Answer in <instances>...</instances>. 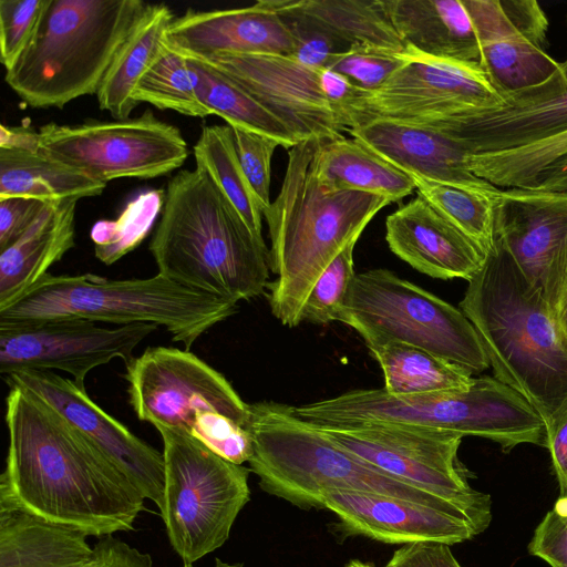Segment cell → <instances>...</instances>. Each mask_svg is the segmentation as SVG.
I'll use <instances>...</instances> for the list:
<instances>
[{"label": "cell", "instance_id": "obj_26", "mask_svg": "<svg viewBox=\"0 0 567 567\" xmlns=\"http://www.w3.org/2000/svg\"><path fill=\"white\" fill-rule=\"evenodd\" d=\"M78 200L51 204L10 246L0 251V309L20 299L74 246Z\"/></svg>", "mask_w": 567, "mask_h": 567}, {"label": "cell", "instance_id": "obj_1", "mask_svg": "<svg viewBox=\"0 0 567 567\" xmlns=\"http://www.w3.org/2000/svg\"><path fill=\"white\" fill-rule=\"evenodd\" d=\"M0 506L97 538L128 532L145 497L94 443L31 391L10 385Z\"/></svg>", "mask_w": 567, "mask_h": 567}, {"label": "cell", "instance_id": "obj_6", "mask_svg": "<svg viewBox=\"0 0 567 567\" xmlns=\"http://www.w3.org/2000/svg\"><path fill=\"white\" fill-rule=\"evenodd\" d=\"M238 311V302L195 290L156 274L107 279L84 274L45 275L12 305L0 309V324L74 318L117 326L153 323L189 350L215 324Z\"/></svg>", "mask_w": 567, "mask_h": 567}, {"label": "cell", "instance_id": "obj_2", "mask_svg": "<svg viewBox=\"0 0 567 567\" xmlns=\"http://www.w3.org/2000/svg\"><path fill=\"white\" fill-rule=\"evenodd\" d=\"M467 282L460 309L474 326L494 378L522 395L547 430L567 408V340L542 288L497 238Z\"/></svg>", "mask_w": 567, "mask_h": 567}, {"label": "cell", "instance_id": "obj_20", "mask_svg": "<svg viewBox=\"0 0 567 567\" xmlns=\"http://www.w3.org/2000/svg\"><path fill=\"white\" fill-rule=\"evenodd\" d=\"M347 536H364L386 544L437 542L454 545L478 533L462 517L410 501L361 492L334 491L321 498Z\"/></svg>", "mask_w": 567, "mask_h": 567}, {"label": "cell", "instance_id": "obj_50", "mask_svg": "<svg viewBox=\"0 0 567 567\" xmlns=\"http://www.w3.org/2000/svg\"><path fill=\"white\" fill-rule=\"evenodd\" d=\"M0 147L37 150V132L28 127H10L1 125Z\"/></svg>", "mask_w": 567, "mask_h": 567}, {"label": "cell", "instance_id": "obj_51", "mask_svg": "<svg viewBox=\"0 0 567 567\" xmlns=\"http://www.w3.org/2000/svg\"><path fill=\"white\" fill-rule=\"evenodd\" d=\"M544 192H566L567 190V159L549 175L536 189Z\"/></svg>", "mask_w": 567, "mask_h": 567}, {"label": "cell", "instance_id": "obj_36", "mask_svg": "<svg viewBox=\"0 0 567 567\" xmlns=\"http://www.w3.org/2000/svg\"><path fill=\"white\" fill-rule=\"evenodd\" d=\"M193 153L196 167L208 175L235 206L252 234L264 240L261 207L239 162L231 127L205 126Z\"/></svg>", "mask_w": 567, "mask_h": 567}, {"label": "cell", "instance_id": "obj_34", "mask_svg": "<svg viewBox=\"0 0 567 567\" xmlns=\"http://www.w3.org/2000/svg\"><path fill=\"white\" fill-rule=\"evenodd\" d=\"M408 175L417 195L488 255L496 241L495 215L501 188L491 183L472 187Z\"/></svg>", "mask_w": 567, "mask_h": 567}, {"label": "cell", "instance_id": "obj_38", "mask_svg": "<svg viewBox=\"0 0 567 567\" xmlns=\"http://www.w3.org/2000/svg\"><path fill=\"white\" fill-rule=\"evenodd\" d=\"M164 198L162 189L141 192L116 219L97 220L91 229L95 257L105 265H112L134 250L162 213Z\"/></svg>", "mask_w": 567, "mask_h": 567}, {"label": "cell", "instance_id": "obj_30", "mask_svg": "<svg viewBox=\"0 0 567 567\" xmlns=\"http://www.w3.org/2000/svg\"><path fill=\"white\" fill-rule=\"evenodd\" d=\"M106 184L41 154L0 147V198L33 197L60 202L99 196Z\"/></svg>", "mask_w": 567, "mask_h": 567}, {"label": "cell", "instance_id": "obj_44", "mask_svg": "<svg viewBox=\"0 0 567 567\" xmlns=\"http://www.w3.org/2000/svg\"><path fill=\"white\" fill-rule=\"evenodd\" d=\"M528 551L550 567H567V498L559 497L538 524Z\"/></svg>", "mask_w": 567, "mask_h": 567}, {"label": "cell", "instance_id": "obj_10", "mask_svg": "<svg viewBox=\"0 0 567 567\" xmlns=\"http://www.w3.org/2000/svg\"><path fill=\"white\" fill-rule=\"evenodd\" d=\"M338 321L353 328L368 348L402 342L472 375L489 368L478 334L461 309L388 269L354 275Z\"/></svg>", "mask_w": 567, "mask_h": 567}, {"label": "cell", "instance_id": "obj_13", "mask_svg": "<svg viewBox=\"0 0 567 567\" xmlns=\"http://www.w3.org/2000/svg\"><path fill=\"white\" fill-rule=\"evenodd\" d=\"M37 150L104 184L117 178L163 176L188 157L181 131L151 110L127 120L45 124L37 132Z\"/></svg>", "mask_w": 567, "mask_h": 567}, {"label": "cell", "instance_id": "obj_53", "mask_svg": "<svg viewBox=\"0 0 567 567\" xmlns=\"http://www.w3.org/2000/svg\"><path fill=\"white\" fill-rule=\"evenodd\" d=\"M347 567H373V566L369 563H363L360 560H352L347 565Z\"/></svg>", "mask_w": 567, "mask_h": 567}, {"label": "cell", "instance_id": "obj_42", "mask_svg": "<svg viewBox=\"0 0 567 567\" xmlns=\"http://www.w3.org/2000/svg\"><path fill=\"white\" fill-rule=\"evenodd\" d=\"M50 0H0V60L11 69L32 41Z\"/></svg>", "mask_w": 567, "mask_h": 567}, {"label": "cell", "instance_id": "obj_35", "mask_svg": "<svg viewBox=\"0 0 567 567\" xmlns=\"http://www.w3.org/2000/svg\"><path fill=\"white\" fill-rule=\"evenodd\" d=\"M298 7L349 48L406 51L392 25L384 0H300Z\"/></svg>", "mask_w": 567, "mask_h": 567}, {"label": "cell", "instance_id": "obj_46", "mask_svg": "<svg viewBox=\"0 0 567 567\" xmlns=\"http://www.w3.org/2000/svg\"><path fill=\"white\" fill-rule=\"evenodd\" d=\"M540 288L556 323L567 340V240L550 259Z\"/></svg>", "mask_w": 567, "mask_h": 567}, {"label": "cell", "instance_id": "obj_37", "mask_svg": "<svg viewBox=\"0 0 567 567\" xmlns=\"http://www.w3.org/2000/svg\"><path fill=\"white\" fill-rule=\"evenodd\" d=\"M133 97L137 104L146 102L159 110H172L187 116L212 115L198 99L187 59L166 40L140 79Z\"/></svg>", "mask_w": 567, "mask_h": 567}, {"label": "cell", "instance_id": "obj_49", "mask_svg": "<svg viewBox=\"0 0 567 567\" xmlns=\"http://www.w3.org/2000/svg\"><path fill=\"white\" fill-rule=\"evenodd\" d=\"M559 485V497L567 498V408L547 427V443Z\"/></svg>", "mask_w": 567, "mask_h": 567}, {"label": "cell", "instance_id": "obj_52", "mask_svg": "<svg viewBox=\"0 0 567 567\" xmlns=\"http://www.w3.org/2000/svg\"><path fill=\"white\" fill-rule=\"evenodd\" d=\"M183 567H194V566H183ZM213 567H244L243 564H229L225 563L219 558H216L215 565Z\"/></svg>", "mask_w": 567, "mask_h": 567}, {"label": "cell", "instance_id": "obj_24", "mask_svg": "<svg viewBox=\"0 0 567 567\" xmlns=\"http://www.w3.org/2000/svg\"><path fill=\"white\" fill-rule=\"evenodd\" d=\"M348 133L405 174L472 187L488 183L468 171L466 153L455 142L432 128L373 118L352 126Z\"/></svg>", "mask_w": 567, "mask_h": 567}, {"label": "cell", "instance_id": "obj_32", "mask_svg": "<svg viewBox=\"0 0 567 567\" xmlns=\"http://www.w3.org/2000/svg\"><path fill=\"white\" fill-rule=\"evenodd\" d=\"M369 350L382 369L383 389L394 396L467 390L474 379L462 368L406 343L392 341Z\"/></svg>", "mask_w": 567, "mask_h": 567}, {"label": "cell", "instance_id": "obj_40", "mask_svg": "<svg viewBox=\"0 0 567 567\" xmlns=\"http://www.w3.org/2000/svg\"><path fill=\"white\" fill-rule=\"evenodd\" d=\"M358 239L351 240L322 271L306 300L301 319L315 324L338 321L348 295L353 270V249Z\"/></svg>", "mask_w": 567, "mask_h": 567}, {"label": "cell", "instance_id": "obj_7", "mask_svg": "<svg viewBox=\"0 0 567 567\" xmlns=\"http://www.w3.org/2000/svg\"><path fill=\"white\" fill-rule=\"evenodd\" d=\"M147 4L141 0H50L32 41L6 71V83L34 109H62L96 94Z\"/></svg>", "mask_w": 567, "mask_h": 567}, {"label": "cell", "instance_id": "obj_45", "mask_svg": "<svg viewBox=\"0 0 567 567\" xmlns=\"http://www.w3.org/2000/svg\"><path fill=\"white\" fill-rule=\"evenodd\" d=\"M53 203L22 196L0 198V251L14 243Z\"/></svg>", "mask_w": 567, "mask_h": 567}, {"label": "cell", "instance_id": "obj_9", "mask_svg": "<svg viewBox=\"0 0 567 567\" xmlns=\"http://www.w3.org/2000/svg\"><path fill=\"white\" fill-rule=\"evenodd\" d=\"M130 403L142 421L186 433L243 465L252 454L250 404L188 350L147 348L126 363Z\"/></svg>", "mask_w": 567, "mask_h": 567}, {"label": "cell", "instance_id": "obj_18", "mask_svg": "<svg viewBox=\"0 0 567 567\" xmlns=\"http://www.w3.org/2000/svg\"><path fill=\"white\" fill-rule=\"evenodd\" d=\"M38 395L101 449L137 486L145 499L164 506L163 453L134 435L94 401L84 386L52 371H22L3 377Z\"/></svg>", "mask_w": 567, "mask_h": 567}, {"label": "cell", "instance_id": "obj_31", "mask_svg": "<svg viewBox=\"0 0 567 567\" xmlns=\"http://www.w3.org/2000/svg\"><path fill=\"white\" fill-rule=\"evenodd\" d=\"M184 55L198 99L212 115L224 118L230 127L269 136L287 150L298 144L290 130L231 78L202 59Z\"/></svg>", "mask_w": 567, "mask_h": 567}, {"label": "cell", "instance_id": "obj_8", "mask_svg": "<svg viewBox=\"0 0 567 567\" xmlns=\"http://www.w3.org/2000/svg\"><path fill=\"white\" fill-rule=\"evenodd\" d=\"M318 425L399 423L481 436L508 452L519 444L546 446V424L516 391L496 378H474L467 390L394 396L382 389H361L292 406Z\"/></svg>", "mask_w": 567, "mask_h": 567}, {"label": "cell", "instance_id": "obj_3", "mask_svg": "<svg viewBox=\"0 0 567 567\" xmlns=\"http://www.w3.org/2000/svg\"><path fill=\"white\" fill-rule=\"evenodd\" d=\"M322 141H303L289 150L281 189L262 212L271 240L269 266L277 276L267 286L268 302L289 328L302 322L306 300L322 271L390 204L364 192H326L315 172Z\"/></svg>", "mask_w": 567, "mask_h": 567}, {"label": "cell", "instance_id": "obj_17", "mask_svg": "<svg viewBox=\"0 0 567 567\" xmlns=\"http://www.w3.org/2000/svg\"><path fill=\"white\" fill-rule=\"evenodd\" d=\"M403 122L445 135L466 154L525 146L567 130V75L560 65L539 84L504 91V102L497 106L431 114Z\"/></svg>", "mask_w": 567, "mask_h": 567}, {"label": "cell", "instance_id": "obj_15", "mask_svg": "<svg viewBox=\"0 0 567 567\" xmlns=\"http://www.w3.org/2000/svg\"><path fill=\"white\" fill-rule=\"evenodd\" d=\"M406 49L409 60L383 85L373 91L358 87L341 105L348 131L373 118L408 121L504 102V91L478 63Z\"/></svg>", "mask_w": 567, "mask_h": 567}, {"label": "cell", "instance_id": "obj_23", "mask_svg": "<svg viewBox=\"0 0 567 567\" xmlns=\"http://www.w3.org/2000/svg\"><path fill=\"white\" fill-rule=\"evenodd\" d=\"M495 234L540 287L550 259L567 240V190L501 189Z\"/></svg>", "mask_w": 567, "mask_h": 567}, {"label": "cell", "instance_id": "obj_39", "mask_svg": "<svg viewBox=\"0 0 567 567\" xmlns=\"http://www.w3.org/2000/svg\"><path fill=\"white\" fill-rule=\"evenodd\" d=\"M276 10L293 42L291 58L315 68H326L329 59L350 49L316 19L305 13L298 1L274 0Z\"/></svg>", "mask_w": 567, "mask_h": 567}, {"label": "cell", "instance_id": "obj_48", "mask_svg": "<svg viewBox=\"0 0 567 567\" xmlns=\"http://www.w3.org/2000/svg\"><path fill=\"white\" fill-rule=\"evenodd\" d=\"M86 567H154L150 554L141 551L114 535L101 537Z\"/></svg>", "mask_w": 567, "mask_h": 567}, {"label": "cell", "instance_id": "obj_28", "mask_svg": "<svg viewBox=\"0 0 567 567\" xmlns=\"http://www.w3.org/2000/svg\"><path fill=\"white\" fill-rule=\"evenodd\" d=\"M315 172L326 192L357 190L398 202L414 189L411 177L355 138L322 141Z\"/></svg>", "mask_w": 567, "mask_h": 567}, {"label": "cell", "instance_id": "obj_4", "mask_svg": "<svg viewBox=\"0 0 567 567\" xmlns=\"http://www.w3.org/2000/svg\"><path fill=\"white\" fill-rule=\"evenodd\" d=\"M157 274L188 288L236 302L265 292L269 249L199 168L167 184L150 243Z\"/></svg>", "mask_w": 567, "mask_h": 567}, {"label": "cell", "instance_id": "obj_29", "mask_svg": "<svg viewBox=\"0 0 567 567\" xmlns=\"http://www.w3.org/2000/svg\"><path fill=\"white\" fill-rule=\"evenodd\" d=\"M174 19L166 4L148 3L116 53L96 93L100 109L115 120L130 118L137 106L135 87L159 54Z\"/></svg>", "mask_w": 567, "mask_h": 567}, {"label": "cell", "instance_id": "obj_33", "mask_svg": "<svg viewBox=\"0 0 567 567\" xmlns=\"http://www.w3.org/2000/svg\"><path fill=\"white\" fill-rule=\"evenodd\" d=\"M566 159L567 130L520 147L466 154V166L498 188L536 189Z\"/></svg>", "mask_w": 567, "mask_h": 567}, {"label": "cell", "instance_id": "obj_25", "mask_svg": "<svg viewBox=\"0 0 567 567\" xmlns=\"http://www.w3.org/2000/svg\"><path fill=\"white\" fill-rule=\"evenodd\" d=\"M384 6L406 48L482 66L481 45L463 0H384Z\"/></svg>", "mask_w": 567, "mask_h": 567}, {"label": "cell", "instance_id": "obj_41", "mask_svg": "<svg viewBox=\"0 0 567 567\" xmlns=\"http://www.w3.org/2000/svg\"><path fill=\"white\" fill-rule=\"evenodd\" d=\"M409 60L405 52L374 48L351 47L332 55L326 69L347 78L353 85L373 91L383 85Z\"/></svg>", "mask_w": 567, "mask_h": 567}, {"label": "cell", "instance_id": "obj_5", "mask_svg": "<svg viewBox=\"0 0 567 567\" xmlns=\"http://www.w3.org/2000/svg\"><path fill=\"white\" fill-rule=\"evenodd\" d=\"M250 412L249 470L268 494L310 509L321 508V498L328 492L370 493L431 506L468 520L450 501L391 476L341 447L316 424L298 417L290 405L260 402L251 404Z\"/></svg>", "mask_w": 567, "mask_h": 567}, {"label": "cell", "instance_id": "obj_12", "mask_svg": "<svg viewBox=\"0 0 567 567\" xmlns=\"http://www.w3.org/2000/svg\"><path fill=\"white\" fill-rule=\"evenodd\" d=\"M316 425L382 472L456 505L478 534L488 527L491 497L468 483L471 473L457 456L462 434L399 423Z\"/></svg>", "mask_w": 567, "mask_h": 567}, {"label": "cell", "instance_id": "obj_27", "mask_svg": "<svg viewBox=\"0 0 567 567\" xmlns=\"http://www.w3.org/2000/svg\"><path fill=\"white\" fill-rule=\"evenodd\" d=\"M82 530L0 506V567H86L94 547Z\"/></svg>", "mask_w": 567, "mask_h": 567}, {"label": "cell", "instance_id": "obj_19", "mask_svg": "<svg viewBox=\"0 0 567 567\" xmlns=\"http://www.w3.org/2000/svg\"><path fill=\"white\" fill-rule=\"evenodd\" d=\"M482 50V68L503 91L539 84L560 68L544 44L546 13L535 0H463Z\"/></svg>", "mask_w": 567, "mask_h": 567}, {"label": "cell", "instance_id": "obj_11", "mask_svg": "<svg viewBox=\"0 0 567 567\" xmlns=\"http://www.w3.org/2000/svg\"><path fill=\"white\" fill-rule=\"evenodd\" d=\"M164 506L168 542L184 566L221 547L250 499V470L235 464L197 439L164 426Z\"/></svg>", "mask_w": 567, "mask_h": 567}, {"label": "cell", "instance_id": "obj_14", "mask_svg": "<svg viewBox=\"0 0 567 567\" xmlns=\"http://www.w3.org/2000/svg\"><path fill=\"white\" fill-rule=\"evenodd\" d=\"M202 60L243 86L298 143L333 141L348 132L340 107L358 87L337 72L280 54H218Z\"/></svg>", "mask_w": 567, "mask_h": 567}, {"label": "cell", "instance_id": "obj_47", "mask_svg": "<svg viewBox=\"0 0 567 567\" xmlns=\"http://www.w3.org/2000/svg\"><path fill=\"white\" fill-rule=\"evenodd\" d=\"M382 567H461L450 545L437 542H416L396 549Z\"/></svg>", "mask_w": 567, "mask_h": 567}, {"label": "cell", "instance_id": "obj_43", "mask_svg": "<svg viewBox=\"0 0 567 567\" xmlns=\"http://www.w3.org/2000/svg\"><path fill=\"white\" fill-rule=\"evenodd\" d=\"M236 152L241 167L256 194L261 212L270 203L271 157L279 142L251 131L231 127Z\"/></svg>", "mask_w": 567, "mask_h": 567}, {"label": "cell", "instance_id": "obj_22", "mask_svg": "<svg viewBox=\"0 0 567 567\" xmlns=\"http://www.w3.org/2000/svg\"><path fill=\"white\" fill-rule=\"evenodd\" d=\"M385 240L400 259L437 279L468 281L487 256L420 195L386 217Z\"/></svg>", "mask_w": 567, "mask_h": 567}, {"label": "cell", "instance_id": "obj_54", "mask_svg": "<svg viewBox=\"0 0 567 567\" xmlns=\"http://www.w3.org/2000/svg\"><path fill=\"white\" fill-rule=\"evenodd\" d=\"M561 65H563V69L565 71L566 75H567V59L564 62H561Z\"/></svg>", "mask_w": 567, "mask_h": 567}, {"label": "cell", "instance_id": "obj_21", "mask_svg": "<svg viewBox=\"0 0 567 567\" xmlns=\"http://www.w3.org/2000/svg\"><path fill=\"white\" fill-rule=\"evenodd\" d=\"M165 40L183 54L200 59L218 54L293 53L292 38L274 0L237 9H189L173 20Z\"/></svg>", "mask_w": 567, "mask_h": 567}, {"label": "cell", "instance_id": "obj_16", "mask_svg": "<svg viewBox=\"0 0 567 567\" xmlns=\"http://www.w3.org/2000/svg\"><path fill=\"white\" fill-rule=\"evenodd\" d=\"M97 322L61 318L39 322L0 324V372L60 370L80 386L93 369L120 358L130 361L133 350L157 326L132 323L106 328Z\"/></svg>", "mask_w": 567, "mask_h": 567}]
</instances>
